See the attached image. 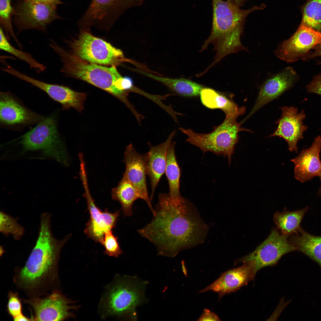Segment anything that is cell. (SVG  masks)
<instances>
[{"instance_id":"1","label":"cell","mask_w":321,"mask_h":321,"mask_svg":"<svg viewBox=\"0 0 321 321\" xmlns=\"http://www.w3.org/2000/svg\"><path fill=\"white\" fill-rule=\"evenodd\" d=\"M158 198L152 220L138 230L155 245L158 254L174 257L204 242L208 227L192 203L168 193H160Z\"/></svg>"},{"instance_id":"2","label":"cell","mask_w":321,"mask_h":321,"mask_svg":"<svg viewBox=\"0 0 321 321\" xmlns=\"http://www.w3.org/2000/svg\"><path fill=\"white\" fill-rule=\"evenodd\" d=\"M51 218L48 212L41 215L35 244L24 266L15 277L17 285L30 294H39L54 284L60 253L70 238V235L61 240L55 237Z\"/></svg>"},{"instance_id":"3","label":"cell","mask_w":321,"mask_h":321,"mask_svg":"<svg viewBox=\"0 0 321 321\" xmlns=\"http://www.w3.org/2000/svg\"><path fill=\"white\" fill-rule=\"evenodd\" d=\"M212 1L213 18L211 32L200 51L207 49L210 44L213 45L215 54L210 67L228 55L240 51H248L240 40L246 19L251 12L265 7L262 5L242 10L227 1Z\"/></svg>"},{"instance_id":"4","label":"cell","mask_w":321,"mask_h":321,"mask_svg":"<svg viewBox=\"0 0 321 321\" xmlns=\"http://www.w3.org/2000/svg\"><path fill=\"white\" fill-rule=\"evenodd\" d=\"M51 48L62 62V72L106 91L120 100L130 110L134 109V106L128 98L133 81L129 77H123L116 67H108L86 61L66 51L56 43Z\"/></svg>"},{"instance_id":"5","label":"cell","mask_w":321,"mask_h":321,"mask_svg":"<svg viewBox=\"0 0 321 321\" xmlns=\"http://www.w3.org/2000/svg\"><path fill=\"white\" fill-rule=\"evenodd\" d=\"M246 110V107L242 106L236 114L226 116L222 122L218 126H213V130L209 133H196L190 128L182 127L179 129L186 135L187 142L199 148L204 153L210 152L227 157L229 164L235 146L239 140V133L241 131L252 132L241 127V121L238 122L237 120L239 116L244 114Z\"/></svg>"},{"instance_id":"6","label":"cell","mask_w":321,"mask_h":321,"mask_svg":"<svg viewBox=\"0 0 321 321\" xmlns=\"http://www.w3.org/2000/svg\"><path fill=\"white\" fill-rule=\"evenodd\" d=\"M23 152L40 150L43 155L67 165V152L58 132L54 117L43 118L33 129L20 138Z\"/></svg>"},{"instance_id":"7","label":"cell","mask_w":321,"mask_h":321,"mask_svg":"<svg viewBox=\"0 0 321 321\" xmlns=\"http://www.w3.org/2000/svg\"><path fill=\"white\" fill-rule=\"evenodd\" d=\"M147 284L131 277L119 280L106 297L105 307L107 314L136 320V308L145 301L144 292Z\"/></svg>"},{"instance_id":"8","label":"cell","mask_w":321,"mask_h":321,"mask_svg":"<svg viewBox=\"0 0 321 321\" xmlns=\"http://www.w3.org/2000/svg\"><path fill=\"white\" fill-rule=\"evenodd\" d=\"M70 44L72 54L94 64L117 67L131 61L124 56L121 50L94 36L88 30L81 31L78 38Z\"/></svg>"},{"instance_id":"9","label":"cell","mask_w":321,"mask_h":321,"mask_svg":"<svg viewBox=\"0 0 321 321\" xmlns=\"http://www.w3.org/2000/svg\"><path fill=\"white\" fill-rule=\"evenodd\" d=\"M289 236L273 228L267 238L252 252L237 260L235 263L249 261L254 265L256 272L276 264L284 255L297 250L289 240Z\"/></svg>"},{"instance_id":"10","label":"cell","mask_w":321,"mask_h":321,"mask_svg":"<svg viewBox=\"0 0 321 321\" xmlns=\"http://www.w3.org/2000/svg\"><path fill=\"white\" fill-rule=\"evenodd\" d=\"M57 6L23 0L14 9L16 26L19 31L35 29L45 31L48 25L60 18Z\"/></svg>"},{"instance_id":"11","label":"cell","mask_w":321,"mask_h":321,"mask_svg":"<svg viewBox=\"0 0 321 321\" xmlns=\"http://www.w3.org/2000/svg\"><path fill=\"white\" fill-rule=\"evenodd\" d=\"M320 43L321 32L301 24L292 37L278 44L274 54L284 61L293 62Z\"/></svg>"},{"instance_id":"12","label":"cell","mask_w":321,"mask_h":321,"mask_svg":"<svg viewBox=\"0 0 321 321\" xmlns=\"http://www.w3.org/2000/svg\"><path fill=\"white\" fill-rule=\"evenodd\" d=\"M148 153L138 152L130 144L126 148L123 160L125 170L122 177L127 180L136 188L140 196L147 204L153 215L155 210L149 198L146 182L147 162Z\"/></svg>"},{"instance_id":"13","label":"cell","mask_w":321,"mask_h":321,"mask_svg":"<svg viewBox=\"0 0 321 321\" xmlns=\"http://www.w3.org/2000/svg\"><path fill=\"white\" fill-rule=\"evenodd\" d=\"M24 302L32 309V320L60 321L71 316L68 301L57 291L43 298L33 297Z\"/></svg>"},{"instance_id":"14","label":"cell","mask_w":321,"mask_h":321,"mask_svg":"<svg viewBox=\"0 0 321 321\" xmlns=\"http://www.w3.org/2000/svg\"><path fill=\"white\" fill-rule=\"evenodd\" d=\"M81 181L84 190L83 196L86 199L90 215L84 231L89 237L102 244L105 233L116 226L119 212L111 213L107 209L102 211L96 206L91 196L87 179L84 178Z\"/></svg>"},{"instance_id":"15","label":"cell","mask_w":321,"mask_h":321,"mask_svg":"<svg viewBox=\"0 0 321 321\" xmlns=\"http://www.w3.org/2000/svg\"><path fill=\"white\" fill-rule=\"evenodd\" d=\"M281 117L276 123L278 124L276 130L270 137L278 136L287 142L288 149L291 152H297L298 141L303 138V134L308 128L303 123L306 117L304 110L299 112L293 106H283L281 108Z\"/></svg>"},{"instance_id":"16","label":"cell","mask_w":321,"mask_h":321,"mask_svg":"<svg viewBox=\"0 0 321 321\" xmlns=\"http://www.w3.org/2000/svg\"><path fill=\"white\" fill-rule=\"evenodd\" d=\"M11 75L28 82L44 91L52 99L60 103L63 109L73 108L79 112L84 109L87 94L76 92L67 86L43 82L12 69Z\"/></svg>"},{"instance_id":"17","label":"cell","mask_w":321,"mask_h":321,"mask_svg":"<svg viewBox=\"0 0 321 321\" xmlns=\"http://www.w3.org/2000/svg\"><path fill=\"white\" fill-rule=\"evenodd\" d=\"M298 79V74L287 67L268 79L261 86L254 106L243 123L262 106L277 98L291 88Z\"/></svg>"},{"instance_id":"18","label":"cell","mask_w":321,"mask_h":321,"mask_svg":"<svg viewBox=\"0 0 321 321\" xmlns=\"http://www.w3.org/2000/svg\"><path fill=\"white\" fill-rule=\"evenodd\" d=\"M242 263V266L222 273L218 279L199 293L212 291L218 294L220 300L225 295L235 292L246 285L254 278L257 272L251 262Z\"/></svg>"},{"instance_id":"19","label":"cell","mask_w":321,"mask_h":321,"mask_svg":"<svg viewBox=\"0 0 321 321\" xmlns=\"http://www.w3.org/2000/svg\"><path fill=\"white\" fill-rule=\"evenodd\" d=\"M131 0H92L79 21L83 26L111 24L129 5Z\"/></svg>"},{"instance_id":"20","label":"cell","mask_w":321,"mask_h":321,"mask_svg":"<svg viewBox=\"0 0 321 321\" xmlns=\"http://www.w3.org/2000/svg\"><path fill=\"white\" fill-rule=\"evenodd\" d=\"M43 118L29 110L9 92H0V121L8 126L24 125L39 122Z\"/></svg>"},{"instance_id":"21","label":"cell","mask_w":321,"mask_h":321,"mask_svg":"<svg viewBox=\"0 0 321 321\" xmlns=\"http://www.w3.org/2000/svg\"><path fill=\"white\" fill-rule=\"evenodd\" d=\"M321 150V136L314 139L310 147L303 149L299 155L291 161L294 164V176L303 183L319 176L321 173V161L320 154Z\"/></svg>"},{"instance_id":"22","label":"cell","mask_w":321,"mask_h":321,"mask_svg":"<svg viewBox=\"0 0 321 321\" xmlns=\"http://www.w3.org/2000/svg\"><path fill=\"white\" fill-rule=\"evenodd\" d=\"M175 134L176 131H173L165 141L158 145L152 146L150 143H148L150 150L148 152L147 169L151 187V201L156 187L161 177L165 173L168 150Z\"/></svg>"},{"instance_id":"23","label":"cell","mask_w":321,"mask_h":321,"mask_svg":"<svg viewBox=\"0 0 321 321\" xmlns=\"http://www.w3.org/2000/svg\"><path fill=\"white\" fill-rule=\"evenodd\" d=\"M135 71L163 84L173 92L181 96L193 97L200 95L204 86L184 78H172L156 75L139 69Z\"/></svg>"},{"instance_id":"24","label":"cell","mask_w":321,"mask_h":321,"mask_svg":"<svg viewBox=\"0 0 321 321\" xmlns=\"http://www.w3.org/2000/svg\"><path fill=\"white\" fill-rule=\"evenodd\" d=\"M288 240L297 250L309 257L321 267V236L309 234L301 227L298 233L290 235Z\"/></svg>"},{"instance_id":"25","label":"cell","mask_w":321,"mask_h":321,"mask_svg":"<svg viewBox=\"0 0 321 321\" xmlns=\"http://www.w3.org/2000/svg\"><path fill=\"white\" fill-rule=\"evenodd\" d=\"M111 195L113 199L118 201L125 216H130L133 213L132 207L134 202L141 199L138 192L127 180L122 177L117 185L113 188Z\"/></svg>"},{"instance_id":"26","label":"cell","mask_w":321,"mask_h":321,"mask_svg":"<svg viewBox=\"0 0 321 321\" xmlns=\"http://www.w3.org/2000/svg\"><path fill=\"white\" fill-rule=\"evenodd\" d=\"M308 208L306 207L294 211H289L285 208L281 212L275 213L273 222L283 235L289 236L297 233L301 228L300 223Z\"/></svg>"},{"instance_id":"27","label":"cell","mask_w":321,"mask_h":321,"mask_svg":"<svg viewBox=\"0 0 321 321\" xmlns=\"http://www.w3.org/2000/svg\"><path fill=\"white\" fill-rule=\"evenodd\" d=\"M200 95L202 102L205 106L210 109H221L226 116L234 114L240 110V107L232 100L212 89L204 88Z\"/></svg>"},{"instance_id":"28","label":"cell","mask_w":321,"mask_h":321,"mask_svg":"<svg viewBox=\"0 0 321 321\" xmlns=\"http://www.w3.org/2000/svg\"><path fill=\"white\" fill-rule=\"evenodd\" d=\"M175 143L172 141L169 146L165 173L169 185L168 193L173 197L177 198L181 196L180 192L181 171L175 153Z\"/></svg>"},{"instance_id":"29","label":"cell","mask_w":321,"mask_h":321,"mask_svg":"<svg viewBox=\"0 0 321 321\" xmlns=\"http://www.w3.org/2000/svg\"><path fill=\"white\" fill-rule=\"evenodd\" d=\"M0 48L26 62L31 68L34 69L38 73L44 71L46 69L44 64L34 59L29 54L18 50L12 46L9 42L4 29L1 26L0 30Z\"/></svg>"},{"instance_id":"30","label":"cell","mask_w":321,"mask_h":321,"mask_svg":"<svg viewBox=\"0 0 321 321\" xmlns=\"http://www.w3.org/2000/svg\"><path fill=\"white\" fill-rule=\"evenodd\" d=\"M302 24L319 31L321 29V0H310L305 6Z\"/></svg>"},{"instance_id":"31","label":"cell","mask_w":321,"mask_h":321,"mask_svg":"<svg viewBox=\"0 0 321 321\" xmlns=\"http://www.w3.org/2000/svg\"><path fill=\"white\" fill-rule=\"evenodd\" d=\"M14 11L10 0H0L1 26L4 29L8 39L12 37L19 48L21 49L22 45L15 34L12 23V17Z\"/></svg>"},{"instance_id":"32","label":"cell","mask_w":321,"mask_h":321,"mask_svg":"<svg viewBox=\"0 0 321 321\" xmlns=\"http://www.w3.org/2000/svg\"><path fill=\"white\" fill-rule=\"evenodd\" d=\"M0 231L6 235H11L15 240L20 239L23 235V227L16 219L3 211L0 212Z\"/></svg>"},{"instance_id":"33","label":"cell","mask_w":321,"mask_h":321,"mask_svg":"<svg viewBox=\"0 0 321 321\" xmlns=\"http://www.w3.org/2000/svg\"><path fill=\"white\" fill-rule=\"evenodd\" d=\"M112 231L109 230L105 233L102 244L105 248V254L117 257L122 252L118 242L117 237L114 235Z\"/></svg>"},{"instance_id":"34","label":"cell","mask_w":321,"mask_h":321,"mask_svg":"<svg viewBox=\"0 0 321 321\" xmlns=\"http://www.w3.org/2000/svg\"><path fill=\"white\" fill-rule=\"evenodd\" d=\"M8 314L14 318L22 314V306L17 293L10 292L7 306Z\"/></svg>"},{"instance_id":"35","label":"cell","mask_w":321,"mask_h":321,"mask_svg":"<svg viewBox=\"0 0 321 321\" xmlns=\"http://www.w3.org/2000/svg\"><path fill=\"white\" fill-rule=\"evenodd\" d=\"M307 92L321 95V74L314 76L311 81L306 86Z\"/></svg>"},{"instance_id":"36","label":"cell","mask_w":321,"mask_h":321,"mask_svg":"<svg viewBox=\"0 0 321 321\" xmlns=\"http://www.w3.org/2000/svg\"><path fill=\"white\" fill-rule=\"evenodd\" d=\"M198 321H221L219 317L214 312L207 309H204Z\"/></svg>"},{"instance_id":"37","label":"cell","mask_w":321,"mask_h":321,"mask_svg":"<svg viewBox=\"0 0 321 321\" xmlns=\"http://www.w3.org/2000/svg\"><path fill=\"white\" fill-rule=\"evenodd\" d=\"M42 3L57 6L62 3L61 0H26Z\"/></svg>"},{"instance_id":"38","label":"cell","mask_w":321,"mask_h":321,"mask_svg":"<svg viewBox=\"0 0 321 321\" xmlns=\"http://www.w3.org/2000/svg\"><path fill=\"white\" fill-rule=\"evenodd\" d=\"M247 0H227L228 2L238 7L242 6Z\"/></svg>"},{"instance_id":"39","label":"cell","mask_w":321,"mask_h":321,"mask_svg":"<svg viewBox=\"0 0 321 321\" xmlns=\"http://www.w3.org/2000/svg\"><path fill=\"white\" fill-rule=\"evenodd\" d=\"M14 321H22L32 320L31 318H29L23 315L22 314L19 316L13 318Z\"/></svg>"},{"instance_id":"40","label":"cell","mask_w":321,"mask_h":321,"mask_svg":"<svg viewBox=\"0 0 321 321\" xmlns=\"http://www.w3.org/2000/svg\"><path fill=\"white\" fill-rule=\"evenodd\" d=\"M317 46L316 51L314 55L316 56H321V43L317 45Z\"/></svg>"},{"instance_id":"41","label":"cell","mask_w":321,"mask_h":321,"mask_svg":"<svg viewBox=\"0 0 321 321\" xmlns=\"http://www.w3.org/2000/svg\"><path fill=\"white\" fill-rule=\"evenodd\" d=\"M319 177H320V181H321V174H320V176ZM317 193H318V194L319 195H321V184L320 187V188H319V191H318V192Z\"/></svg>"}]
</instances>
